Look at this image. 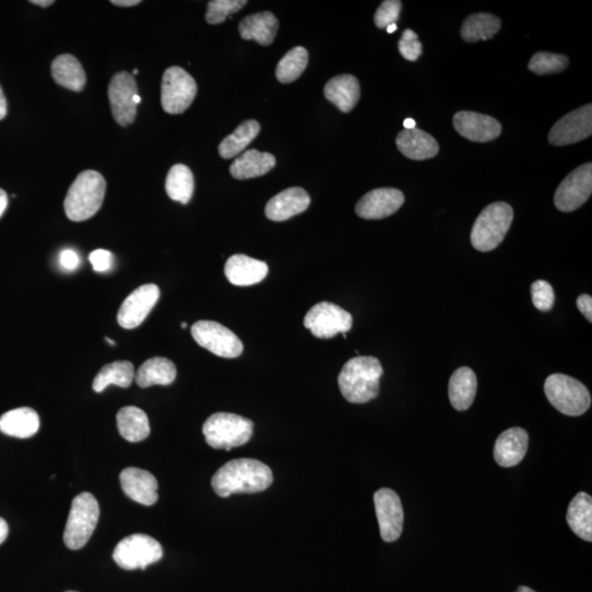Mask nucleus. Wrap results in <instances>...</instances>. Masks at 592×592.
Here are the masks:
<instances>
[{
  "instance_id": "nucleus-24",
  "label": "nucleus",
  "mask_w": 592,
  "mask_h": 592,
  "mask_svg": "<svg viewBox=\"0 0 592 592\" xmlns=\"http://www.w3.org/2000/svg\"><path fill=\"white\" fill-rule=\"evenodd\" d=\"M324 93L327 100L334 103L340 111L348 113L353 110L359 101L360 82L352 75L336 76L327 82Z\"/></svg>"
},
{
  "instance_id": "nucleus-27",
  "label": "nucleus",
  "mask_w": 592,
  "mask_h": 592,
  "mask_svg": "<svg viewBox=\"0 0 592 592\" xmlns=\"http://www.w3.org/2000/svg\"><path fill=\"white\" fill-rule=\"evenodd\" d=\"M51 71L57 85L72 91H84L86 72L74 55L62 54L55 57L52 62Z\"/></svg>"
},
{
  "instance_id": "nucleus-10",
  "label": "nucleus",
  "mask_w": 592,
  "mask_h": 592,
  "mask_svg": "<svg viewBox=\"0 0 592 592\" xmlns=\"http://www.w3.org/2000/svg\"><path fill=\"white\" fill-rule=\"evenodd\" d=\"M197 92L195 78L179 66L166 70L162 81V107L169 114L184 113Z\"/></svg>"
},
{
  "instance_id": "nucleus-48",
  "label": "nucleus",
  "mask_w": 592,
  "mask_h": 592,
  "mask_svg": "<svg viewBox=\"0 0 592 592\" xmlns=\"http://www.w3.org/2000/svg\"><path fill=\"white\" fill-rule=\"evenodd\" d=\"M8 205V196L6 192L3 189H0V217L3 216L5 211H6Z\"/></svg>"
},
{
  "instance_id": "nucleus-26",
  "label": "nucleus",
  "mask_w": 592,
  "mask_h": 592,
  "mask_svg": "<svg viewBox=\"0 0 592 592\" xmlns=\"http://www.w3.org/2000/svg\"><path fill=\"white\" fill-rule=\"evenodd\" d=\"M39 428L40 417L33 408H15L0 417V431L10 437L31 438L38 433Z\"/></svg>"
},
{
  "instance_id": "nucleus-5",
  "label": "nucleus",
  "mask_w": 592,
  "mask_h": 592,
  "mask_svg": "<svg viewBox=\"0 0 592 592\" xmlns=\"http://www.w3.org/2000/svg\"><path fill=\"white\" fill-rule=\"evenodd\" d=\"M206 444L213 449L230 451L246 444L253 434V423L240 415L216 413L204 425Z\"/></svg>"
},
{
  "instance_id": "nucleus-23",
  "label": "nucleus",
  "mask_w": 592,
  "mask_h": 592,
  "mask_svg": "<svg viewBox=\"0 0 592 592\" xmlns=\"http://www.w3.org/2000/svg\"><path fill=\"white\" fill-rule=\"evenodd\" d=\"M399 152L413 160L434 158L439 153V144L433 135L419 129H403L396 138Z\"/></svg>"
},
{
  "instance_id": "nucleus-15",
  "label": "nucleus",
  "mask_w": 592,
  "mask_h": 592,
  "mask_svg": "<svg viewBox=\"0 0 592 592\" xmlns=\"http://www.w3.org/2000/svg\"><path fill=\"white\" fill-rule=\"evenodd\" d=\"M592 133V106L586 105L566 114L550 129L549 142L565 147L588 138Z\"/></svg>"
},
{
  "instance_id": "nucleus-36",
  "label": "nucleus",
  "mask_w": 592,
  "mask_h": 592,
  "mask_svg": "<svg viewBox=\"0 0 592 592\" xmlns=\"http://www.w3.org/2000/svg\"><path fill=\"white\" fill-rule=\"evenodd\" d=\"M261 132V124L256 120H247L240 124L235 131L228 135L220 144L222 158L231 159L241 154Z\"/></svg>"
},
{
  "instance_id": "nucleus-9",
  "label": "nucleus",
  "mask_w": 592,
  "mask_h": 592,
  "mask_svg": "<svg viewBox=\"0 0 592 592\" xmlns=\"http://www.w3.org/2000/svg\"><path fill=\"white\" fill-rule=\"evenodd\" d=\"M191 335L205 349L217 357L233 359L242 355L243 342L234 332L217 321L199 320L191 327Z\"/></svg>"
},
{
  "instance_id": "nucleus-19",
  "label": "nucleus",
  "mask_w": 592,
  "mask_h": 592,
  "mask_svg": "<svg viewBox=\"0 0 592 592\" xmlns=\"http://www.w3.org/2000/svg\"><path fill=\"white\" fill-rule=\"evenodd\" d=\"M121 487L132 501L144 506H153L158 501V482L149 472L128 467L120 475Z\"/></svg>"
},
{
  "instance_id": "nucleus-50",
  "label": "nucleus",
  "mask_w": 592,
  "mask_h": 592,
  "mask_svg": "<svg viewBox=\"0 0 592 592\" xmlns=\"http://www.w3.org/2000/svg\"><path fill=\"white\" fill-rule=\"evenodd\" d=\"M30 3L36 5V6L46 8L50 7L51 5H53L55 2L54 0H31Z\"/></svg>"
},
{
  "instance_id": "nucleus-16",
  "label": "nucleus",
  "mask_w": 592,
  "mask_h": 592,
  "mask_svg": "<svg viewBox=\"0 0 592 592\" xmlns=\"http://www.w3.org/2000/svg\"><path fill=\"white\" fill-rule=\"evenodd\" d=\"M160 296L156 284H144L128 296L118 311V321L123 329H133L141 325L155 308Z\"/></svg>"
},
{
  "instance_id": "nucleus-49",
  "label": "nucleus",
  "mask_w": 592,
  "mask_h": 592,
  "mask_svg": "<svg viewBox=\"0 0 592 592\" xmlns=\"http://www.w3.org/2000/svg\"><path fill=\"white\" fill-rule=\"evenodd\" d=\"M9 532L8 524L4 520L3 518H0V544H2L5 539H7Z\"/></svg>"
},
{
  "instance_id": "nucleus-32",
  "label": "nucleus",
  "mask_w": 592,
  "mask_h": 592,
  "mask_svg": "<svg viewBox=\"0 0 592 592\" xmlns=\"http://www.w3.org/2000/svg\"><path fill=\"white\" fill-rule=\"evenodd\" d=\"M568 522L576 536L592 541V498L588 493L579 492L571 501L568 511Z\"/></svg>"
},
{
  "instance_id": "nucleus-45",
  "label": "nucleus",
  "mask_w": 592,
  "mask_h": 592,
  "mask_svg": "<svg viewBox=\"0 0 592 592\" xmlns=\"http://www.w3.org/2000/svg\"><path fill=\"white\" fill-rule=\"evenodd\" d=\"M578 308L587 320L592 321V298L588 294H581L578 299Z\"/></svg>"
},
{
  "instance_id": "nucleus-37",
  "label": "nucleus",
  "mask_w": 592,
  "mask_h": 592,
  "mask_svg": "<svg viewBox=\"0 0 592 592\" xmlns=\"http://www.w3.org/2000/svg\"><path fill=\"white\" fill-rule=\"evenodd\" d=\"M309 64V52L303 46H296V48L288 52L283 59L279 62L275 76L278 81L282 84H290L293 82L306 70Z\"/></svg>"
},
{
  "instance_id": "nucleus-34",
  "label": "nucleus",
  "mask_w": 592,
  "mask_h": 592,
  "mask_svg": "<svg viewBox=\"0 0 592 592\" xmlns=\"http://www.w3.org/2000/svg\"><path fill=\"white\" fill-rule=\"evenodd\" d=\"M135 377L134 366L129 361H116L103 367L92 383L93 391L101 393L109 386L127 388Z\"/></svg>"
},
{
  "instance_id": "nucleus-1",
  "label": "nucleus",
  "mask_w": 592,
  "mask_h": 592,
  "mask_svg": "<svg viewBox=\"0 0 592 592\" xmlns=\"http://www.w3.org/2000/svg\"><path fill=\"white\" fill-rule=\"evenodd\" d=\"M273 482L272 471L263 462L237 459L227 462L212 479L213 490L222 498L233 493H256L266 491Z\"/></svg>"
},
{
  "instance_id": "nucleus-12",
  "label": "nucleus",
  "mask_w": 592,
  "mask_h": 592,
  "mask_svg": "<svg viewBox=\"0 0 592 592\" xmlns=\"http://www.w3.org/2000/svg\"><path fill=\"white\" fill-rule=\"evenodd\" d=\"M138 95L137 81L128 72H117L108 88L114 120L121 127H128L135 121L138 105L134 97Z\"/></svg>"
},
{
  "instance_id": "nucleus-11",
  "label": "nucleus",
  "mask_w": 592,
  "mask_h": 592,
  "mask_svg": "<svg viewBox=\"0 0 592 592\" xmlns=\"http://www.w3.org/2000/svg\"><path fill=\"white\" fill-rule=\"evenodd\" d=\"M304 326L318 339H330L351 329L352 316L339 305L320 302L308 311Z\"/></svg>"
},
{
  "instance_id": "nucleus-31",
  "label": "nucleus",
  "mask_w": 592,
  "mask_h": 592,
  "mask_svg": "<svg viewBox=\"0 0 592 592\" xmlns=\"http://www.w3.org/2000/svg\"><path fill=\"white\" fill-rule=\"evenodd\" d=\"M119 433L129 443H139L147 439L150 433L148 415L141 408L123 407L117 415Z\"/></svg>"
},
{
  "instance_id": "nucleus-38",
  "label": "nucleus",
  "mask_w": 592,
  "mask_h": 592,
  "mask_svg": "<svg viewBox=\"0 0 592 592\" xmlns=\"http://www.w3.org/2000/svg\"><path fill=\"white\" fill-rule=\"evenodd\" d=\"M568 64L569 60L566 55L539 52L530 60L528 69L537 75H547L563 72Z\"/></svg>"
},
{
  "instance_id": "nucleus-8",
  "label": "nucleus",
  "mask_w": 592,
  "mask_h": 592,
  "mask_svg": "<svg viewBox=\"0 0 592 592\" xmlns=\"http://www.w3.org/2000/svg\"><path fill=\"white\" fill-rule=\"evenodd\" d=\"M162 545L147 534H132L119 542L113 552V559L121 568L134 570L145 569L148 565L162 559Z\"/></svg>"
},
{
  "instance_id": "nucleus-25",
  "label": "nucleus",
  "mask_w": 592,
  "mask_h": 592,
  "mask_svg": "<svg viewBox=\"0 0 592 592\" xmlns=\"http://www.w3.org/2000/svg\"><path fill=\"white\" fill-rule=\"evenodd\" d=\"M238 29L243 40H253L258 44L268 46L273 43L278 33L279 20L272 13H258L243 18Z\"/></svg>"
},
{
  "instance_id": "nucleus-35",
  "label": "nucleus",
  "mask_w": 592,
  "mask_h": 592,
  "mask_svg": "<svg viewBox=\"0 0 592 592\" xmlns=\"http://www.w3.org/2000/svg\"><path fill=\"white\" fill-rule=\"evenodd\" d=\"M166 192L171 200L188 205L195 191V178L188 166L177 164L166 178Z\"/></svg>"
},
{
  "instance_id": "nucleus-22",
  "label": "nucleus",
  "mask_w": 592,
  "mask_h": 592,
  "mask_svg": "<svg viewBox=\"0 0 592 592\" xmlns=\"http://www.w3.org/2000/svg\"><path fill=\"white\" fill-rule=\"evenodd\" d=\"M529 445V434L522 428H511L497 438L493 456L498 465L516 466L524 459Z\"/></svg>"
},
{
  "instance_id": "nucleus-13",
  "label": "nucleus",
  "mask_w": 592,
  "mask_h": 592,
  "mask_svg": "<svg viewBox=\"0 0 592 592\" xmlns=\"http://www.w3.org/2000/svg\"><path fill=\"white\" fill-rule=\"evenodd\" d=\"M592 194V165L580 166L571 171L559 186L554 204L559 211L573 212L588 201Z\"/></svg>"
},
{
  "instance_id": "nucleus-57",
  "label": "nucleus",
  "mask_w": 592,
  "mask_h": 592,
  "mask_svg": "<svg viewBox=\"0 0 592 592\" xmlns=\"http://www.w3.org/2000/svg\"><path fill=\"white\" fill-rule=\"evenodd\" d=\"M69 592H74V591H69Z\"/></svg>"
},
{
  "instance_id": "nucleus-4",
  "label": "nucleus",
  "mask_w": 592,
  "mask_h": 592,
  "mask_svg": "<svg viewBox=\"0 0 592 592\" xmlns=\"http://www.w3.org/2000/svg\"><path fill=\"white\" fill-rule=\"evenodd\" d=\"M513 210L506 202H495L482 211L471 233L476 251L492 252L501 245L513 221Z\"/></svg>"
},
{
  "instance_id": "nucleus-54",
  "label": "nucleus",
  "mask_w": 592,
  "mask_h": 592,
  "mask_svg": "<svg viewBox=\"0 0 592 592\" xmlns=\"http://www.w3.org/2000/svg\"><path fill=\"white\" fill-rule=\"evenodd\" d=\"M109 344H111L112 346L116 345V342L112 341L110 339H106Z\"/></svg>"
},
{
  "instance_id": "nucleus-41",
  "label": "nucleus",
  "mask_w": 592,
  "mask_h": 592,
  "mask_svg": "<svg viewBox=\"0 0 592 592\" xmlns=\"http://www.w3.org/2000/svg\"><path fill=\"white\" fill-rule=\"evenodd\" d=\"M401 12L402 3L399 0H386L374 14V23L378 29H386L397 22Z\"/></svg>"
},
{
  "instance_id": "nucleus-53",
  "label": "nucleus",
  "mask_w": 592,
  "mask_h": 592,
  "mask_svg": "<svg viewBox=\"0 0 592 592\" xmlns=\"http://www.w3.org/2000/svg\"><path fill=\"white\" fill-rule=\"evenodd\" d=\"M516 592H536L532 589L528 588V587H519L518 590Z\"/></svg>"
},
{
  "instance_id": "nucleus-33",
  "label": "nucleus",
  "mask_w": 592,
  "mask_h": 592,
  "mask_svg": "<svg viewBox=\"0 0 592 592\" xmlns=\"http://www.w3.org/2000/svg\"><path fill=\"white\" fill-rule=\"evenodd\" d=\"M501 28V19L492 14H474L464 20L461 28L462 39L466 43H479L492 39Z\"/></svg>"
},
{
  "instance_id": "nucleus-3",
  "label": "nucleus",
  "mask_w": 592,
  "mask_h": 592,
  "mask_svg": "<svg viewBox=\"0 0 592 592\" xmlns=\"http://www.w3.org/2000/svg\"><path fill=\"white\" fill-rule=\"evenodd\" d=\"M106 189L105 177L100 173L96 170L82 171L67 192L64 201L66 216L74 222L91 219L100 210Z\"/></svg>"
},
{
  "instance_id": "nucleus-18",
  "label": "nucleus",
  "mask_w": 592,
  "mask_h": 592,
  "mask_svg": "<svg viewBox=\"0 0 592 592\" xmlns=\"http://www.w3.org/2000/svg\"><path fill=\"white\" fill-rule=\"evenodd\" d=\"M454 127L461 137L472 142L487 143L501 134V124L486 114L460 111L454 114Z\"/></svg>"
},
{
  "instance_id": "nucleus-20",
  "label": "nucleus",
  "mask_w": 592,
  "mask_h": 592,
  "mask_svg": "<svg viewBox=\"0 0 592 592\" xmlns=\"http://www.w3.org/2000/svg\"><path fill=\"white\" fill-rule=\"evenodd\" d=\"M310 196L302 188L293 186L285 189L270 199L266 205V215L269 220L282 222L301 215L309 209Z\"/></svg>"
},
{
  "instance_id": "nucleus-2",
  "label": "nucleus",
  "mask_w": 592,
  "mask_h": 592,
  "mask_svg": "<svg viewBox=\"0 0 592 592\" xmlns=\"http://www.w3.org/2000/svg\"><path fill=\"white\" fill-rule=\"evenodd\" d=\"M380 360L374 357H356L348 361L339 377L342 396L352 404H365L377 398L383 376Z\"/></svg>"
},
{
  "instance_id": "nucleus-42",
  "label": "nucleus",
  "mask_w": 592,
  "mask_h": 592,
  "mask_svg": "<svg viewBox=\"0 0 592 592\" xmlns=\"http://www.w3.org/2000/svg\"><path fill=\"white\" fill-rule=\"evenodd\" d=\"M398 50L405 60L415 62L423 54V44L420 43L418 35L413 30L406 29L399 40Z\"/></svg>"
},
{
  "instance_id": "nucleus-51",
  "label": "nucleus",
  "mask_w": 592,
  "mask_h": 592,
  "mask_svg": "<svg viewBox=\"0 0 592 592\" xmlns=\"http://www.w3.org/2000/svg\"><path fill=\"white\" fill-rule=\"evenodd\" d=\"M404 128L405 129H416V122H415L412 118H407L406 120L404 121Z\"/></svg>"
},
{
  "instance_id": "nucleus-29",
  "label": "nucleus",
  "mask_w": 592,
  "mask_h": 592,
  "mask_svg": "<svg viewBox=\"0 0 592 592\" xmlns=\"http://www.w3.org/2000/svg\"><path fill=\"white\" fill-rule=\"evenodd\" d=\"M477 377L474 371L467 367L458 368L450 378L449 397L456 410L464 412L472 406L476 396Z\"/></svg>"
},
{
  "instance_id": "nucleus-7",
  "label": "nucleus",
  "mask_w": 592,
  "mask_h": 592,
  "mask_svg": "<svg viewBox=\"0 0 592 592\" xmlns=\"http://www.w3.org/2000/svg\"><path fill=\"white\" fill-rule=\"evenodd\" d=\"M100 516V508L95 496L81 492L72 502L69 520L66 522L64 542L71 549L84 548L92 536Z\"/></svg>"
},
{
  "instance_id": "nucleus-30",
  "label": "nucleus",
  "mask_w": 592,
  "mask_h": 592,
  "mask_svg": "<svg viewBox=\"0 0 592 592\" xmlns=\"http://www.w3.org/2000/svg\"><path fill=\"white\" fill-rule=\"evenodd\" d=\"M177 377L175 363L163 357H154L145 361L135 373L134 380L139 387L170 386Z\"/></svg>"
},
{
  "instance_id": "nucleus-52",
  "label": "nucleus",
  "mask_w": 592,
  "mask_h": 592,
  "mask_svg": "<svg viewBox=\"0 0 592 592\" xmlns=\"http://www.w3.org/2000/svg\"><path fill=\"white\" fill-rule=\"evenodd\" d=\"M387 33H394L395 31L397 30V25H396V24H391V25H388V27L387 28Z\"/></svg>"
},
{
  "instance_id": "nucleus-28",
  "label": "nucleus",
  "mask_w": 592,
  "mask_h": 592,
  "mask_svg": "<svg viewBox=\"0 0 592 592\" xmlns=\"http://www.w3.org/2000/svg\"><path fill=\"white\" fill-rule=\"evenodd\" d=\"M275 158L272 154L259 152L257 149L247 150L238 156L231 165V175L238 180L257 178L274 168Z\"/></svg>"
},
{
  "instance_id": "nucleus-46",
  "label": "nucleus",
  "mask_w": 592,
  "mask_h": 592,
  "mask_svg": "<svg viewBox=\"0 0 592 592\" xmlns=\"http://www.w3.org/2000/svg\"><path fill=\"white\" fill-rule=\"evenodd\" d=\"M141 3V0H111V4L118 7H134Z\"/></svg>"
},
{
  "instance_id": "nucleus-14",
  "label": "nucleus",
  "mask_w": 592,
  "mask_h": 592,
  "mask_svg": "<svg viewBox=\"0 0 592 592\" xmlns=\"http://www.w3.org/2000/svg\"><path fill=\"white\" fill-rule=\"evenodd\" d=\"M374 505L383 541H396L402 536L404 524L401 498L394 491L382 488L374 493Z\"/></svg>"
},
{
  "instance_id": "nucleus-47",
  "label": "nucleus",
  "mask_w": 592,
  "mask_h": 592,
  "mask_svg": "<svg viewBox=\"0 0 592 592\" xmlns=\"http://www.w3.org/2000/svg\"><path fill=\"white\" fill-rule=\"evenodd\" d=\"M7 116V100L4 95L3 88L0 86V120Z\"/></svg>"
},
{
  "instance_id": "nucleus-43",
  "label": "nucleus",
  "mask_w": 592,
  "mask_h": 592,
  "mask_svg": "<svg viewBox=\"0 0 592 592\" xmlns=\"http://www.w3.org/2000/svg\"><path fill=\"white\" fill-rule=\"evenodd\" d=\"M112 253L106 249H96L91 253L90 261L97 272H105L111 268Z\"/></svg>"
},
{
  "instance_id": "nucleus-44",
  "label": "nucleus",
  "mask_w": 592,
  "mask_h": 592,
  "mask_svg": "<svg viewBox=\"0 0 592 592\" xmlns=\"http://www.w3.org/2000/svg\"><path fill=\"white\" fill-rule=\"evenodd\" d=\"M60 262L62 266L65 269L74 270L77 268L78 263H80V257H78V254L74 251H72V249H66V251L62 252Z\"/></svg>"
},
{
  "instance_id": "nucleus-55",
  "label": "nucleus",
  "mask_w": 592,
  "mask_h": 592,
  "mask_svg": "<svg viewBox=\"0 0 592 592\" xmlns=\"http://www.w3.org/2000/svg\"><path fill=\"white\" fill-rule=\"evenodd\" d=\"M138 70H137V69L133 70V74L132 75L134 76V75H138Z\"/></svg>"
},
{
  "instance_id": "nucleus-21",
  "label": "nucleus",
  "mask_w": 592,
  "mask_h": 592,
  "mask_svg": "<svg viewBox=\"0 0 592 592\" xmlns=\"http://www.w3.org/2000/svg\"><path fill=\"white\" fill-rule=\"evenodd\" d=\"M224 272L228 282L236 287H249L262 282L269 267L266 263L240 253L227 259Z\"/></svg>"
},
{
  "instance_id": "nucleus-39",
  "label": "nucleus",
  "mask_w": 592,
  "mask_h": 592,
  "mask_svg": "<svg viewBox=\"0 0 592 592\" xmlns=\"http://www.w3.org/2000/svg\"><path fill=\"white\" fill-rule=\"evenodd\" d=\"M247 5L246 0H212L207 4L206 23L220 24L232 14L240 12Z\"/></svg>"
},
{
  "instance_id": "nucleus-40",
  "label": "nucleus",
  "mask_w": 592,
  "mask_h": 592,
  "mask_svg": "<svg viewBox=\"0 0 592 592\" xmlns=\"http://www.w3.org/2000/svg\"><path fill=\"white\" fill-rule=\"evenodd\" d=\"M534 308L541 311L552 310L555 302V293L552 285L544 280H538L531 287Z\"/></svg>"
},
{
  "instance_id": "nucleus-6",
  "label": "nucleus",
  "mask_w": 592,
  "mask_h": 592,
  "mask_svg": "<svg viewBox=\"0 0 592 592\" xmlns=\"http://www.w3.org/2000/svg\"><path fill=\"white\" fill-rule=\"evenodd\" d=\"M549 402L559 413L576 417L590 408L591 395L583 383L565 374L555 373L544 384Z\"/></svg>"
},
{
  "instance_id": "nucleus-56",
  "label": "nucleus",
  "mask_w": 592,
  "mask_h": 592,
  "mask_svg": "<svg viewBox=\"0 0 592 592\" xmlns=\"http://www.w3.org/2000/svg\"><path fill=\"white\" fill-rule=\"evenodd\" d=\"M186 326H188V325H186V323L181 324V327H183V329H186Z\"/></svg>"
},
{
  "instance_id": "nucleus-17",
  "label": "nucleus",
  "mask_w": 592,
  "mask_h": 592,
  "mask_svg": "<svg viewBox=\"0 0 592 592\" xmlns=\"http://www.w3.org/2000/svg\"><path fill=\"white\" fill-rule=\"evenodd\" d=\"M405 196L401 190L394 188L374 189L356 205L357 215L365 220H382L401 209Z\"/></svg>"
}]
</instances>
